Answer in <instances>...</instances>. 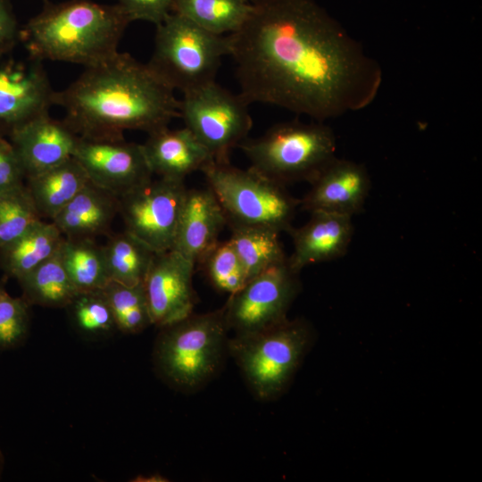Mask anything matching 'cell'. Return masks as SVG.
Listing matches in <instances>:
<instances>
[{
	"label": "cell",
	"instance_id": "obj_16",
	"mask_svg": "<svg viewBox=\"0 0 482 482\" xmlns=\"http://www.w3.org/2000/svg\"><path fill=\"white\" fill-rule=\"evenodd\" d=\"M29 178L73 157L79 136L65 123L48 113L13 129L7 137Z\"/></svg>",
	"mask_w": 482,
	"mask_h": 482
},
{
	"label": "cell",
	"instance_id": "obj_15",
	"mask_svg": "<svg viewBox=\"0 0 482 482\" xmlns=\"http://www.w3.org/2000/svg\"><path fill=\"white\" fill-rule=\"evenodd\" d=\"M300 199V207L309 212L324 211L353 216L362 211L370 180L367 170L355 162L333 158L310 182Z\"/></svg>",
	"mask_w": 482,
	"mask_h": 482
},
{
	"label": "cell",
	"instance_id": "obj_2",
	"mask_svg": "<svg viewBox=\"0 0 482 482\" xmlns=\"http://www.w3.org/2000/svg\"><path fill=\"white\" fill-rule=\"evenodd\" d=\"M54 105L80 137H123L128 129L151 134L179 118V100L150 66L128 53L85 68L72 83L56 91Z\"/></svg>",
	"mask_w": 482,
	"mask_h": 482
},
{
	"label": "cell",
	"instance_id": "obj_7",
	"mask_svg": "<svg viewBox=\"0 0 482 482\" xmlns=\"http://www.w3.org/2000/svg\"><path fill=\"white\" fill-rule=\"evenodd\" d=\"M225 55H229L228 36L207 31L171 12L156 25L147 63L174 90L185 94L215 82Z\"/></svg>",
	"mask_w": 482,
	"mask_h": 482
},
{
	"label": "cell",
	"instance_id": "obj_35",
	"mask_svg": "<svg viewBox=\"0 0 482 482\" xmlns=\"http://www.w3.org/2000/svg\"><path fill=\"white\" fill-rule=\"evenodd\" d=\"M20 30L10 0H0V58L9 54L20 41Z\"/></svg>",
	"mask_w": 482,
	"mask_h": 482
},
{
	"label": "cell",
	"instance_id": "obj_19",
	"mask_svg": "<svg viewBox=\"0 0 482 482\" xmlns=\"http://www.w3.org/2000/svg\"><path fill=\"white\" fill-rule=\"evenodd\" d=\"M153 174L161 178L184 180L196 170L214 162L209 151L186 127L170 129L168 127L148 134L142 144Z\"/></svg>",
	"mask_w": 482,
	"mask_h": 482
},
{
	"label": "cell",
	"instance_id": "obj_14",
	"mask_svg": "<svg viewBox=\"0 0 482 482\" xmlns=\"http://www.w3.org/2000/svg\"><path fill=\"white\" fill-rule=\"evenodd\" d=\"M195 267L174 250L154 253L143 282L152 324L162 328L193 313Z\"/></svg>",
	"mask_w": 482,
	"mask_h": 482
},
{
	"label": "cell",
	"instance_id": "obj_10",
	"mask_svg": "<svg viewBox=\"0 0 482 482\" xmlns=\"http://www.w3.org/2000/svg\"><path fill=\"white\" fill-rule=\"evenodd\" d=\"M299 273L287 260L273 265L229 295L224 308L228 330L236 336L271 328L287 319V312L300 291Z\"/></svg>",
	"mask_w": 482,
	"mask_h": 482
},
{
	"label": "cell",
	"instance_id": "obj_28",
	"mask_svg": "<svg viewBox=\"0 0 482 482\" xmlns=\"http://www.w3.org/2000/svg\"><path fill=\"white\" fill-rule=\"evenodd\" d=\"M102 291L119 330L129 334L138 333L152 324L143 283L126 286L110 280Z\"/></svg>",
	"mask_w": 482,
	"mask_h": 482
},
{
	"label": "cell",
	"instance_id": "obj_25",
	"mask_svg": "<svg viewBox=\"0 0 482 482\" xmlns=\"http://www.w3.org/2000/svg\"><path fill=\"white\" fill-rule=\"evenodd\" d=\"M230 229L229 240L243 264L247 280L287 260L278 230L262 226H232Z\"/></svg>",
	"mask_w": 482,
	"mask_h": 482
},
{
	"label": "cell",
	"instance_id": "obj_1",
	"mask_svg": "<svg viewBox=\"0 0 482 482\" xmlns=\"http://www.w3.org/2000/svg\"><path fill=\"white\" fill-rule=\"evenodd\" d=\"M228 37L249 104L323 122L368 107L382 85L378 61L314 0H254Z\"/></svg>",
	"mask_w": 482,
	"mask_h": 482
},
{
	"label": "cell",
	"instance_id": "obj_17",
	"mask_svg": "<svg viewBox=\"0 0 482 482\" xmlns=\"http://www.w3.org/2000/svg\"><path fill=\"white\" fill-rule=\"evenodd\" d=\"M227 219L216 196L207 188L187 189L171 250L199 264L219 242Z\"/></svg>",
	"mask_w": 482,
	"mask_h": 482
},
{
	"label": "cell",
	"instance_id": "obj_4",
	"mask_svg": "<svg viewBox=\"0 0 482 482\" xmlns=\"http://www.w3.org/2000/svg\"><path fill=\"white\" fill-rule=\"evenodd\" d=\"M161 328L154 359L170 385L191 392L215 376L229 340L223 307L202 314L191 313Z\"/></svg>",
	"mask_w": 482,
	"mask_h": 482
},
{
	"label": "cell",
	"instance_id": "obj_22",
	"mask_svg": "<svg viewBox=\"0 0 482 482\" xmlns=\"http://www.w3.org/2000/svg\"><path fill=\"white\" fill-rule=\"evenodd\" d=\"M63 240L52 220H41L16 239L0 246V267L8 278L19 279L56 253Z\"/></svg>",
	"mask_w": 482,
	"mask_h": 482
},
{
	"label": "cell",
	"instance_id": "obj_29",
	"mask_svg": "<svg viewBox=\"0 0 482 482\" xmlns=\"http://www.w3.org/2000/svg\"><path fill=\"white\" fill-rule=\"evenodd\" d=\"M198 265L219 292L231 295L247 281L243 264L229 240L219 241Z\"/></svg>",
	"mask_w": 482,
	"mask_h": 482
},
{
	"label": "cell",
	"instance_id": "obj_6",
	"mask_svg": "<svg viewBox=\"0 0 482 482\" xmlns=\"http://www.w3.org/2000/svg\"><path fill=\"white\" fill-rule=\"evenodd\" d=\"M238 147L251 169L284 186L310 183L337 156L333 130L316 120L277 123L256 138L247 137Z\"/></svg>",
	"mask_w": 482,
	"mask_h": 482
},
{
	"label": "cell",
	"instance_id": "obj_33",
	"mask_svg": "<svg viewBox=\"0 0 482 482\" xmlns=\"http://www.w3.org/2000/svg\"><path fill=\"white\" fill-rule=\"evenodd\" d=\"M130 21H145L160 24L172 12L174 0H115Z\"/></svg>",
	"mask_w": 482,
	"mask_h": 482
},
{
	"label": "cell",
	"instance_id": "obj_3",
	"mask_svg": "<svg viewBox=\"0 0 482 482\" xmlns=\"http://www.w3.org/2000/svg\"><path fill=\"white\" fill-rule=\"evenodd\" d=\"M130 22L116 4L45 0L42 10L21 28L20 41L30 58L87 68L119 52V44Z\"/></svg>",
	"mask_w": 482,
	"mask_h": 482
},
{
	"label": "cell",
	"instance_id": "obj_27",
	"mask_svg": "<svg viewBox=\"0 0 482 482\" xmlns=\"http://www.w3.org/2000/svg\"><path fill=\"white\" fill-rule=\"evenodd\" d=\"M60 253L68 275L79 292L103 289L111 280L103 245L96 239L64 237Z\"/></svg>",
	"mask_w": 482,
	"mask_h": 482
},
{
	"label": "cell",
	"instance_id": "obj_31",
	"mask_svg": "<svg viewBox=\"0 0 482 482\" xmlns=\"http://www.w3.org/2000/svg\"><path fill=\"white\" fill-rule=\"evenodd\" d=\"M68 307L78 328L87 335H101L116 328L102 289L79 292Z\"/></svg>",
	"mask_w": 482,
	"mask_h": 482
},
{
	"label": "cell",
	"instance_id": "obj_9",
	"mask_svg": "<svg viewBox=\"0 0 482 482\" xmlns=\"http://www.w3.org/2000/svg\"><path fill=\"white\" fill-rule=\"evenodd\" d=\"M249 104L216 82L183 94L179 118L214 162H229L234 147L247 138L253 121Z\"/></svg>",
	"mask_w": 482,
	"mask_h": 482
},
{
	"label": "cell",
	"instance_id": "obj_32",
	"mask_svg": "<svg viewBox=\"0 0 482 482\" xmlns=\"http://www.w3.org/2000/svg\"><path fill=\"white\" fill-rule=\"evenodd\" d=\"M29 304L23 297L12 296L0 283V349L17 346L29 328Z\"/></svg>",
	"mask_w": 482,
	"mask_h": 482
},
{
	"label": "cell",
	"instance_id": "obj_26",
	"mask_svg": "<svg viewBox=\"0 0 482 482\" xmlns=\"http://www.w3.org/2000/svg\"><path fill=\"white\" fill-rule=\"evenodd\" d=\"M251 9L246 0H174L172 5V12L217 35L237 31Z\"/></svg>",
	"mask_w": 482,
	"mask_h": 482
},
{
	"label": "cell",
	"instance_id": "obj_37",
	"mask_svg": "<svg viewBox=\"0 0 482 482\" xmlns=\"http://www.w3.org/2000/svg\"><path fill=\"white\" fill-rule=\"evenodd\" d=\"M246 1H248V2H251V3H252V2H253V1H254V0H246Z\"/></svg>",
	"mask_w": 482,
	"mask_h": 482
},
{
	"label": "cell",
	"instance_id": "obj_30",
	"mask_svg": "<svg viewBox=\"0 0 482 482\" xmlns=\"http://www.w3.org/2000/svg\"><path fill=\"white\" fill-rule=\"evenodd\" d=\"M41 220L25 184L0 195V246L16 239Z\"/></svg>",
	"mask_w": 482,
	"mask_h": 482
},
{
	"label": "cell",
	"instance_id": "obj_12",
	"mask_svg": "<svg viewBox=\"0 0 482 482\" xmlns=\"http://www.w3.org/2000/svg\"><path fill=\"white\" fill-rule=\"evenodd\" d=\"M73 157L89 181L119 197L153 178L143 145L125 137H79Z\"/></svg>",
	"mask_w": 482,
	"mask_h": 482
},
{
	"label": "cell",
	"instance_id": "obj_11",
	"mask_svg": "<svg viewBox=\"0 0 482 482\" xmlns=\"http://www.w3.org/2000/svg\"><path fill=\"white\" fill-rule=\"evenodd\" d=\"M187 190L184 180L158 177L120 195L124 229L155 253L171 250Z\"/></svg>",
	"mask_w": 482,
	"mask_h": 482
},
{
	"label": "cell",
	"instance_id": "obj_34",
	"mask_svg": "<svg viewBox=\"0 0 482 482\" xmlns=\"http://www.w3.org/2000/svg\"><path fill=\"white\" fill-rule=\"evenodd\" d=\"M25 173L19 157L6 137L0 135V195L23 186Z\"/></svg>",
	"mask_w": 482,
	"mask_h": 482
},
{
	"label": "cell",
	"instance_id": "obj_5",
	"mask_svg": "<svg viewBox=\"0 0 482 482\" xmlns=\"http://www.w3.org/2000/svg\"><path fill=\"white\" fill-rule=\"evenodd\" d=\"M312 341L307 321L287 319L262 331L234 335L227 350L254 395L270 401L289 386Z\"/></svg>",
	"mask_w": 482,
	"mask_h": 482
},
{
	"label": "cell",
	"instance_id": "obj_20",
	"mask_svg": "<svg viewBox=\"0 0 482 482\" xmlns=\"http://www.w3.org/2000/svg\"><path fill=\"white\" fill-rule=\"evenodd\" d=\"M119 210L118 195L89 181L52 221L65 238L96 239L112 233Z\"/></svg>",
	"mask_w": 482,
	"mask_h": 482
},
{
	"label": "cell",
	"instance_id": "obj_23",
	"mask_svg": "<svg viewBox=\"0 0 482 482\" xmlns=\"http://www.w3.org/2000/svg\"><path fill=\"white\" fill-rule=\"evenodd\" d=\"M29 305L68 307L79 291L63 265L60 250L17 279Z\"/></svg>",
	"mask_w": 482,
	"mask_h": 482
},
{
	"label": "cell",
	"instance_id": "obj_13",
	"mask_svg": "<svg viewBox=\"0 0 482 482\" xmlns=\"http://www.w3.org/2000/svg\"><path fill=\"white\" fill-rule=\"evenodd\" d=\"M54 90L43 62L30 58H0V135H8L27 121L49 112Z\"/></svg>",
	"mask_w": 482,
	"mask_h": 482
},
{
	"label": "cell",
	"instance_id": "obj_21",
	"mask_svg": "<svg viewBox=\"0 0 482 482\" xmlns=\"http://www.w3.org/2000/svg\"><path fill=\"white\" fill-rule=\"evenodd\" d=\"M88 182L82 166L71 157L50 170L27 178L25 186L39 216L52 220Z\"/></svg>",
	"mask_w": 482,
	"mask_h": 482
},
{
	"label": "cell",
	"instance_id": "obj_18",
	"mask_svg": "<svg viewBox=\"0 0 482 482\" xmlns=\"http://www.w3.org/2000/svg\"><path fill=\"white\" fill-rule=\"evenodd\" d=\"M309 220L288 232L294 251L287 257L290 268L297 272L306 266L332 261L345 254L353 226L352 217L324 211H312Z\"/></svg>",
	"mask_w": 482,
	"mask_h": 482
},
{
	"label": "cell",
	"instance_id": "obj_8",
	"mask_svg": "<svg viewBox=\"0 0 482 482\" xmlns=\"http://www.w3.org/2000/svg\"><path fill=\"white\" fill-rule=\"evenodd\" d=\"M227 219V225L262 226L289 232L300 199L286 186L254 170L211 162L202 170Z\"/></svg>",
	"mask_w": 482,
	"mask_h": 482
},
{
	"label": "cell",
	"instance_id": "obj_24",
	"mask_svg": "<svg viewBox=\"0 0 482 482\" xmlns=\"http://www.w3.org/2000/svg\"><path fill=\"white\" fill-rule=\"evenodd\" d=\"M107 237L103 250L110 279L126 286L143 283L155 252L125 229Z\"/></svg>",
	"mask_w": 482,
	"mask_h": 482
},
{
	"label": "cell",
	"instance_id": "obj_36",
	"mask_svg": "<svg viewBox=\"0 0 482 482\" xmlns=\"http://www.w3.org/2000/svg\"><path fill=\"white\" fill-rule=\"evenodd\" d=\"M2 468H3V455L0 451V473L2 471Z\"/></svg>",
	"mask_w": 482,
	"mask_h": 482
}]
</instances>
